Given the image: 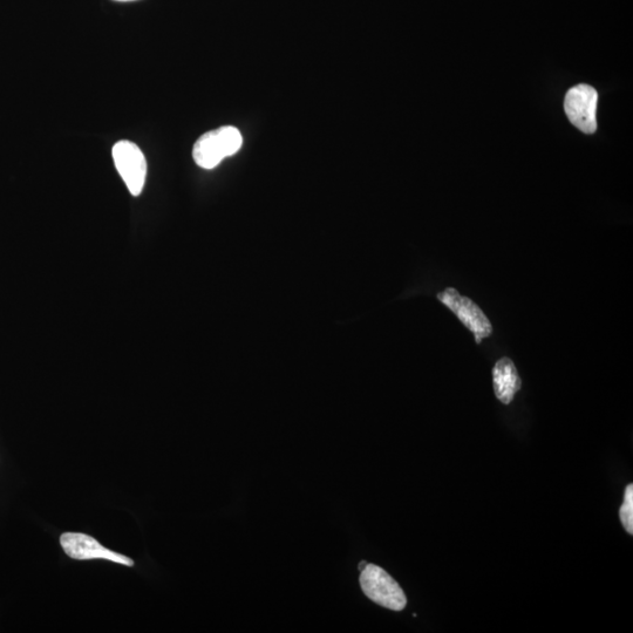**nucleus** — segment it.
Here are the masks:
<instances>
[{"instance_id":"1","label":"nucleus","mask_w":633,"mask_h":633,"mask_svg":"<svg viewBox=\"0 0 633 633\" xmlns=\"http://www.w3.org/2000/svg\"><path fill=\"white\" fill-rule=\"evenodd\" d=\"M243 145L242 134L236 127L224 126L203 134L195 142L193 158L197 166L213 169L220 163L240 151Z\"/></svg>"},{"instance_id":"2","label":"nucleus","mask_w":633,"mask_h":633,"mask_svg":"<svg viewBox=\"0 0 633 633\" xmlns=\"http://www.w3.org/2000/svg\"><path fill=\"white\" fill-rule=\"evenodd\" d=\"M360 585L364 594L381 607L393 611L405 609L407 598L403 589L384 569L367 564L360 575Z\"/></svg>"},{"instance_id":"3","label":"nucleus","mask_w":633,"mask_h":633,"mask_svg":"<svg viewBox=\"0 0 633 633\" xmlns=\"http://www.w3.org/2000/svg\"><path fill=\"white\" fill-rule=\"evenodd\" d=\"M115 167L129 192L139 196L144 189L147 176V162L141 149L131 141H120L113 147Z\"/></svg>"},{"instance_id":"4","label":"nucleus","mask_w":633,"mask_h":633,"mask_svg":"<svg viewBox=\"0 0 633 633\" xmlns=\"http://www.w3.org/2000/svg\"><path fill=\"white\" fill-rule=\"evenodd\" d=\"M438 298L441 303H444L449 310L455 313L469 331L473 332L476 343L480 344L483 338L492 335V324L472 299L461 296L454 288L440 292Z\"/></svg>"},{"instance_id":"5","label":"nucleus","mask_w":633,"mask_h":633,"mask_svg":"<svg viewBox=\"0 0 633 633\" xmlns=\"http://www.w3.org/2000/svg\"><path fill=\"white\" fill-rule=\"evenodd\" d=\"M597 102V91L588 85H578L567 93L564 110H566L571 124L585 134L596 132Z\"/></svg>"},{"instance_id":"6","label":"nucleus","mask_w":633,"mask_h":633,"mask_svg":"<svg viewBox=\"0 0 633 633\" xmlns=\"http://www.w3.org/2000/svg\"><path fill=\"white\" fill-rule=\"evenodd\" d=\"M60 544L65 553L74 558V560H107L124 564L127 567L134 566L131 558L102 547L92 536L80 533H65L60 537Z\"/></svg>"},{"instance_id":"7","label":"nucleus","mask_w":633,"mask_h":633,"mask_svg":"<svg viewBox=\"0 0 633 633\" xmlns=\"http://www.w3.org/2000/svg\"><path fill=\"white\" fill-rule=\"evenodd\" d=\"M495 396L502 404L512 403L516 392L521 389V379L516 366L509 358H502L493 370Z\"/></svg>"},{"instance_id":"8","label":"nucleus","mask_w":633,"mask_h":633,"mask_svg":"<svg viewBox=\"0 0 633 633\" xmlns=\"http://www.w3.org/2000/svg\"><path fill=\"white\" fill-rule=\"evenodd\" d=\"M619 517H621V521L623 526L630 535L633 534V486L629 485L626 487L624 503L619 510Z\"/></svg>"},{"instance_id":"9","label":"nucleus","mask_w":633,"mask_h":633,"mask_svg":"<svg viewBox=\"0 0 633 633\" xmlns=\"http://www.w3.org/2000/svg\"><path fill=\"white\" fill-rule=\"evenodd\" d=\"M366 566H367V563L366 562H362V563H360L359 569L363 570Z\"/></svg>"},{"instance_id":"10","label":"nucleus","mask_w":633,"mask_h":633,"mask_svg":"<svg viewBox=\"0 0 633 633\" xmlns=\"http://www.w3.org/2000/svg\"><path fill=\"white\" fill-rule=\"evenodd\" d=\"M119 2H132V0H119Z\"/></svg>"}]
</instances>
